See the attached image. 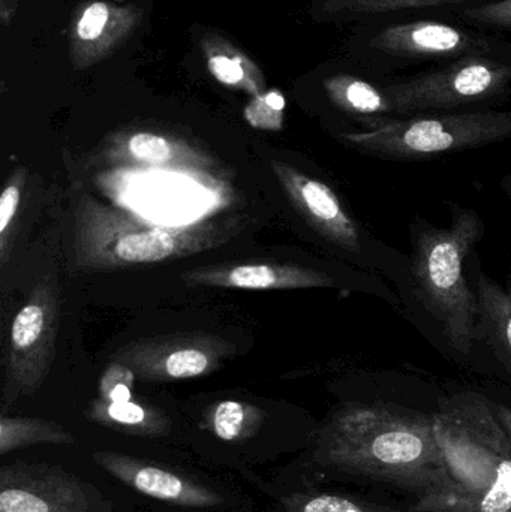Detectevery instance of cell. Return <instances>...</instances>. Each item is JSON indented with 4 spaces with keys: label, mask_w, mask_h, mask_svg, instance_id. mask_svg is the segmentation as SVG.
<instances>
[{
    "label": "cell",
    "mask_w": 511,
    "mask_h": 512,
    "mask_svg": "<svg viewBox=\"0 0 511 512\" xmlns=\"http://www.w3.org/2000/svg\"><path fill=\"white\" fill-rule=\"evenodd\" d=\"M511 83V65L494 56H467L444 68L387 84L393 113L453 110L497 98Z\"/></svg>",
    "instance_id": "8992f818"
},
{
    "label": "cell",
    "mask_w": 511,
    "mask_h": 512,
    "mask_svg": "<svg viewBox=\"0 0 511 512\" xmlns=\"http://www.w3.org/2000/svg\"><path fill=\"white\" fill-rule=\"evenodd\" d=\"M434 417L435 435L455 492L511 493V438L494 403L458 394Z\"/></svg>",
    "instance_id": "277c9868"
},
{
    "label": "cell",
    "mask_w": 511,
    "mask_h": 512,
    "mask_svg": "<svg viewBox=\"0 0 511 512\" xmlns=\"http://www.w3.org/2000/svg\"><path fill=\"white\" fill-rule=\"evenodd\" d=\"M285 99L281 93L270 92L263 98H258L246 108V120L254 128L266 131H278L282 128V113H284Z\"/></svg>",
    "instance_id": "484cf974"
},
{
    "label": "cell",
    "mask_w": 511,
    "mask_h": 512,
    "mask_svg": "<svg viewBox=\"0 0 511 512\" xmlns=\"http://www.w3.org/2000/svg\"><path fill=\"white\" fill-rule=\"evenodd\" d=\"M75 438L60 424L39 418H0V453L36 444H74Z\"/></svg>",
    "instance_id": "ac0fdd59"
},
{
    "label": "cell",
    "mask_w": 511,
    "mask_h": 512,
    "mask_svg": "<svg viewBox=\"0 0 511 512\" xmlns=\"http://www.w3.org/2000/svg\"><path fill=\"white\" fill-rule=\"evenodd\" d=\"M288 512H372L359 502L332 493H306L287 501Z\"/></svg>",
    "instance_id": "603a6c76"
},
{
    "label": "cell",
    "mask_w": 511,
    "mask_h": 512,
    "mask_svg": "<svg viewBox=\"0 0 511 512\" xmlns=\"http://www.w3.org/2000/svg\"><path fill=\"white\" fill-rule=\"evenodd\" d=\"M182 279L192 286L252 289V291L333 286V279L329 274L300 267V265L275 264V262H245V264L200 267L186 271Z\"/></svg>",
    "instance_id": "4fadbf2b"
},
{
    "label": "cell",
    "mask_w": 511,
    "mask_h": 512,
    "mask_svg": "<svg viewBox=\"0 0 511 512\" xmlns=\"http://www.w3.org/2000/svg\"><path fill=\"white\" fill-rule=\"evenodd\" d=\"M93 459L104 471L135 492L158 501L197 510H209L224 504V498L210 487L153 463L113 451H99L93 454Z\"/></svg>",
    "instance_id": "7c38bea8"
},
{
    "label": "cell",
    "mask_w": 511,
    "mask_h": 512,
    "mask_svg": "<svg viewBox=\"0 0 511 512\" xmlns=\"http://www.w3.org/2000/svg\"><path fill=\"white\" fill-rule=\"evenodd\" d=\"M330 93L345 110L372 119V126L386 120V114L393 113L392 104L383 92V87L374 86L360 78L344 77L332 81Z\"/></svg>",
    "instance_id": "d6986e66"
},
{
    "label": "cell",
    "mask_w": 511,
    "mask_h": 512,
    "mask_svg": "<svg viewBox=\"0 0 511 512\" xmlns=\"http://www.w3.org/2000/svg\"><path fill=\"white\" fill-rule=\"evenodd\" d=\"M59 331V291L45 276L12 322L6 361L5 402L32 396L50 373Z\"/></svg>",
    "instance_id": "52a82bcc"
},
{
    "label": "cell",
    "mask_w": 511,
    "mask_h": 512,
    "mask_svg": "<svg viewBox=\"0 0 511 512\" xmlns=\"http://www.w3.org/2000/svg\"><path fill=\"white\" fill-rule=\"evenodd\" d=\"M86 417L93 423L101 424L116 432L134 436L156 438L170 433L171 421L161 409L129 400V402H107L93 400L86 411Z\"/></svg>",
    "instance_id": "9a60e30c"
},
{
    "label": "cell",
    "mask_w": 511,
    "mask_h": 512,
    "mask_svg": "<svg viewBox=\"0 0 511 512\" xmlns=\"http://www.w3.org/2000/svg\"><path fill=\"white\" fill-rule=\"evenodd\" d=\"M240 221H201L167 227L81 195L74 209V261L78 270H135L224 246L240 233Z\"/></svg>",
    "instance_id": "7a4b0ae2"
},
{
    "label": "cell",
    "mask_w": 511,
    "mask_h": 512,
    "mask_svg": "<svg viewBox=\"0 0 511 512\" xmlns=\"http://www.w3.org/2000/svg\"><path fill=\"white\" fill-rule=\"evenodd\" d=\"M345 8L362 14L417 11V9L455 8L473 6L474 0H342Z\"/></svg>",
    "instance_id": "7402d4cb"
},
{
    "label": "cell",
    "mask_w": 511,
    "mask_h": 512,
    "mask_svg": "<svg viewBox=\"0 0 511 512\" xmlns=\"http://www.w3.org/2000/svg\"><path fill=\"white\" fill-rule=\"evenodd\" d=\"M366 45L372 60L393 63L455 62L467 56H494L498 48L509 47L480 33L432 20L387 24L372 32Z\"/></svg>",
    "instance_id": "9c48e42d"
},
{
    "label": "cell",
    "mask_w": 511,
    "mask_h": 512,
    "mask_svg": "<svg viewBox=\"0 0 511 512\" xmlns=\"http://www.w3.org/2000/svg\"><path fill=\"white\" fill-rule=\"evenodd\" d=\"M104 159L120 167L170 168V170L209 173L216 159L185 141L173 140L156 132H132L117 138L105 150Z\"/></svg>",
    "instance_id": "5bb4252c"
},
{
    "label": "cell",
    "mask_w": 511,
    "mask_h": 512,
    "mask_svg": "<svg viewBox=\"0 0 511 512\" xmlns=\"http://www.w3.org/2000/svg\"><path fill=\"white\" fill-rule=\"evenodd\" d=\"M266 412L251 403L222 400L207 411V424L222 441L242 442L257 435Z\"/></svg>",
    "instance_id": "e0dca14e"
},
{
    "label": "cell",
    "mask_w": 511,
    "mask_h": 512,
    "mask_svg": "<svg viewBox=\"0 0 511 512\" xmlns=\"http://www.w3.org/2000/svg\"><path fill=\"white\" fill-rule=\"evenodd\" d=\"M108 20V8L104 3H93L86 9L80 23H78V35L83 39H96L104 30Z\"/></svg>",
    "instance_id": "4316f807"
},
{
    "label": "cell",
    "mask_w": 511,
    "mask_h": 512,
    "mask_svg": "<svg viewBox=\"0 0 511 512\" xmlns=\"http://www.w3.org/2000/svg\"><path fill=\"white\" fill-rule=\"evenodd\" d=\"M459 17L476 26L511 30V0L480 2L459 9Z\"/></svg>",
    "instance_id": "d4e9b609"
},
{
    "label": "cell",
    "mask_w": 511,
    "mask_h": 512,
    "mask_svg": "<svg viewBox=\"0 0 511 512\" xmlns=\"http://www.w3.org/2000/svg\"><path fill=\"white\" fill-rule=\"evenodd\" d=\"M270 167L288 200L320 236L344 251H360L359 227L326 183L282 161H270Z\"/></svg>",
    "instance_id": "8fae6325"
},
{
    "label": "cell",
    "mask_w": 511,
    "mask_h": 512,
    "mask_svg": "<svg viewBox=\"0 0 511 512\" xmlns=\"http://www.w3.org/2000/svg\"><path fill=\"white\" fill-rule=\"evenodd\" d=\"M495 414H497L498 420L503 424L504 429L507 430L511 438V406L506 405H494Z\"/></svg>",
    "instance_id": "f1b7e54d"
},
{
    "label": "cell",
    "mask_w": 511,
    "mask_h": 512,
    "mask_svg": "<svg viewBox=\"0 0 511 512\" xmlns=\"http://www.w3.org/2000/svg\"><path fill=\"white\" fill-rule=\"evenodd\" d=\"M137 375L125 364L111 361L99 379V397L107 402H129Z\"/></svg>",
    "instance_id": "cb8c5ba5"
},
{
    "label": "cell",
    "mask_w": 511,
    "mask_h": 512,
    "mask_svg": "<svg viewBox=\"0 0 511 512\" xmlns=\"http://www.w3.org/2000/svg\"><path fill=\"white\" fill-rule=\"evenodd\" d=\"M209 69L219 81L224 84H237L245 77L242 65L239 60L228 59L225 56L212 57L209 62Z\"/></svg>",
    "instance_id": "83f0119b"
},
{
    "label": "cell",
    "mask_w": 511,
    "mask_h": 512,
    "mask_svg": "<svg viewBox=\"0 0 511 512\" xmlns=\"http://www.w3.org/2000/svg\"><path fill=\"white\" fill-rule=\"evenodd\" d=\"M26 168H17L9 176L2 195H0V259L2 262L8 258L9 234L14 225L15 216L20 209L23 198L24 186H26Z\"/></svg>",
    "instance_id": "44dd1931"
},
{
    "label": "cell",
    "mask_w": 511,
    "mask_h": 512,
    "mask_svg": "<svg viewBox=\"0 0 511 512\" xmlns=\"http://www.w3.org/2000/svg\"><path fill=\"white\" fill-rule=\"evenodd\" d=\"M98 489L62 468L14 463L0 469V512H110Z\"/></svg>",
    "instance_id": "30bf717a"
},
{
    "label": "cell",
    "mask_w": 511,
    "mask_h": 512,
    "mask_svg": "<svg viewBox=\"0 0 511 512\" xmlns=\"http://www.w3.org/2000/svg\"><path fill=\"white\" fill-rule=\"evenodd\" d=\"M411 512H511V493H467L438 490L419 496Z\"/></svg>",
    "instance_id": "ffe728a7"
},
{
    "label": "cell",
    "mask_w": 511,
    "mask_h": 512,
    "mask_svg": "<svg viewBox=\"0 0 511 512\" xmlns=\"http://www.w3.org/2000/svg\"><path fill=\"white\" fill-rule=\"evenodd\" d=\"M477 301L480 328L511 373V286L503 288L482 276L477 282Z\"/></svg>",
    "instance_id": "2e32d148"
},
{
    "label": "cell",
    "mask_w": 511,
    "mask_h": 512,
    "mask_svg": "<svg viewBox=\"0 0 511 512\" xmlns=\"http://www.w3.org/2000/svg\"><path fill=\"white\" fill-rule=\"evenodd\" d=\"M237 346L224 337L204 333L168 334L128 343L111 357L137 378L171 382L200 378L215 372Z\"/></svg>",
    "instance_id": "ba28073f"
},
{
    "label": "cell",
    "mask_w": 511,
    "mask_h": 512,
    "mask_svg": "<svg viewBox=\"0 0 511 512\" xmlns=\"http://www.w3.org/2000/svg\"><path fill=\"white\" fill-rule=\"evenodd\" d=\"M317 460L419 496L452 486L434 417L384 403H353L323 430Z\"/></svg>",
    "instance_id": "6da1fadb"
},
{
    "label": "cell",
    "mask_w": 511,
    "mask_h": 512,
    "mask_svg": "<svg viewBox=\"0 0 511 512\" xmlns=\"http://www.w3.org/2000/svg\"><path fill=\"white\" fill-rule=\"evenodd\" d=\"M483 225L464 210L450 228H426L414 245V288L455 351L470 354L479 339V301L464 277V261L482 239Z\"/></svg>",
    "instance_id": "3957f363"
},
{
    "label": "cell",
    "mask_w": 511,
    "mask_h": 512,
    "mask_svg": "<svg viewBox=\"0 0 511 512\" xmlns=\"http://www.w3.org/2000/svg\"><path fill=\"white\" fill-rule=\"evenodd\" d=\"M344 138L366 155L426 161L511 140V113L471 111L383 120L369 131L345 134Z\"/></svg>",
    "instance_id": "5b68a950"
}]
</instances>
